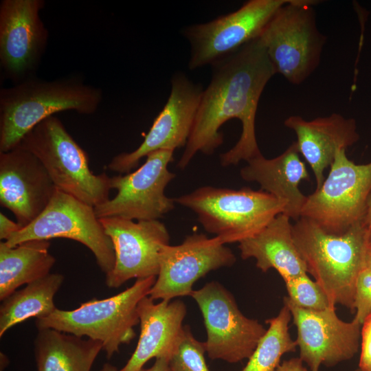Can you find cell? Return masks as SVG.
<instances>
[{"label":"cell","instance_id":"obj_38","mask_svg":"<svg viewBox=\"0 0 371 371\" xmlns=\"http://www.w3.org/2000/svg\"><path fill=\"white\" fill-rule=\"evenodd\" d=\"M368 246L371 247V228L368 229Z\"/></svg>","mask_w":371,"mask_h":371},{"label":"cell","instance_id":"obj_15","mask_svg":"<svg viewBox=\"0 0 371 371\" xmlns=\"http://www.w3.org/2000/svg\"><path fill=\"white\" fill-rule=\"evenodd\" d=\"M284 304L297 328L300 358L311 371H319L321 365L335 366L352 359L359 351L361 325L355 319L349 322L341 319L334 306L322 311L302 308L286 296Z\"/></svg>","mask_w":371,"mask_h":371},{"label":"cell","instance_id":"obj_18","mask_svg":"<svg viewBox=\"0 0 371 371\" xmlns=\"http://www.w3.org/2000/svg\"><path fill=\"white\" fill-rule=\"evenodd\" d=\"M56 188L40 160L19 146L0 153V203L21 228L46 208Z\"/></svg>","mask_w":371,"mask_h":371},{"label":"cell","instance_id":"obj_14","mask_svg":"<svg viewBox=\"0 0 371 371\" xmlns=\"http://www.w3.org/2000/svg\"><path fill=\"white\" fill-rule=\"evenodd\" d=\"M43 0L0 3V65L14 84L33 76L47 47L48 31L39 13Z\"/></svg>","mask_w":371,"mask_h":371},{"label":"cell","instance_id":"obj_29","mask_svg":"<svg viewBox=\"0 0 371 371\" xmlns=\"http://www.w3.org/2000/svg\"><path fill=\"white\" fill-rule=\"evenodd\" d=\"M354 319L362 325L371 313V270L367 267L360 273L355 287Z\"/></svg>","mask_w":371,"mask_h":371},{"label":"cell","instance_id":"obj_36","mask_svg":"<svg viewBox=\"0 0 371 371\" xmlns=\"http://www.w3.org/2000/svg\"><path fill=\"white\" fill-rule=\"evenodd\" d=\"M98 371H119V370H117V368L115 366L109 363H104L103 366L102 367V368Z\"/></svg>","mask_w":371,"mask_h":371},{"label":"cell","instance_id":"obj_17","mask_svg":"<svg viewBox=\"0 0 371 371\" xmlns=\"http://www.w3.org/2000/svg\"><path fill=\"white\" fill-rule=\"evenodd\" d=\"M111 238L115 251V265L106 275V285L118 288L133 278L157 277L164 246L170 235L159 220L138 221L119 217L99 218Z\"/></svg>","mask_w":371,"mask_h":371},{"label":"cell","instance_id":"obj_25","mask_svg":"<svg viewBox=\"0 0 371 371\" xmlns=\"http://www.w3.org/2000/svg\"><path fill=\"white\" fill-rule=\"evenodd\" d=\"M61 273H49L3 300L0 307V337L31 317L45 318L57 308L54 297L64 282Z\"/></svg>","mask_w":371,"mask_h":371},{"label":"cell","instance_id":"obj_20","mask_svg":"<svg viewBox=\"0 0 371 371\" xmlns=\"http://www.w3.org/2000/svg\"><path fill=\"white\" fill-rule=\"evenodd\" d=\"M140 334L137 347L119 371H139L153 358H170L183 326L187 309L179 300L155 303L144 297L137 307Z\"/></svg>","mask_w":371,"mask_h":371},{"label":"cell","instance_id":"obj_8","mask_svg":"<svg viewBox=\"0 0 371 371\" xmlns=\"http://www.w3.org/2000/svg\"><path fill=\"white\" fill-rule=\"evenodd\" d=\"M330 167L321 187L307 196L300 217L312 220L327 233L339 235L362 221L371 193V161L356 164L341 148Z\"/></svg>","mask_w":371,"mask_h":371},{"label":"cell","instance_id":"obj_34","mask_svg":"<svg viewBox=\"0 0 371 371\" xmlns=\"http://www.w3.org/2000/svg\"><path fill=\"white\" fill-rule=\"evenodd\" d=\"M361 222L368 229L371 228V193L368 197L366 212Z\"/></svg>","mask_w":371,"mask_h":371},{"label":"cell","instance_id":"obj_33","mask_svg":"<svg viewBox=\"0 0 371 371\" xmlns=\"http://www.w3.org/2000/svg\"><path fill=\"white\" fill-rule=\"evenodd\" d=\"M139 371H170L169 359L167 357L156 358L153 366L148 369L143 368Z\"/></svg>","mask_w":371,"mask_h":371},{"label":"cell","instance_id":"obj_6","mask_svg":"<svg viewBox=\"0 0 371 371\" xmlns=\"http://www.w3.org/2000/svg\"><path fill=\"white\" fill-rule=\"evenodd\" d=\"M18 146L40 160L57 189L94 207L109 199L111 177L91 170L86 152L57 117L38 124Z\"/></svg>","mask_w":371,"mask_h":371},{"label":"cell","instance_id":"obj_4","mask_svg":"<svg viewBox=\"0 0 371 371\" xmlns=\"http://www.w3.org/2000/svg\"><path fill=\"white\" fill-rule=\"evenodd\" d=\"M174 201L193 211L205 230L224 245L254 236L284 211V204L274 196L249 188L202 186Z\"/></svg>","mask_w":371,"mask_h":371},{"label":"cell","instance_id":"obj_28","mask_svg":"<svg viewBox=\"0 0 371 371\" xmlns=\"http://www.w3.org/2000/svg\"><path fill=\"white\" fill-rule=\"evenodd\" d=\"M284 282L288 297L298 307L322 311L331 306L322 288L307 273L287 280Z\"/></svg>","mask_w":371,"mask_h":371},{"label":"cell","instance_id":"obj_32","mask_svg":"<svg viewBox=\"0 0 371 371\" xmlns=\"http://www.w3.org/2000/svg\"><path fill=\"white\" fill-rule=\"evenodd\" d=\"M276 371H307L300 357L291 358L283 361L276 369Z\"/></svg>","mask_w":371,"mask_h":371},{"label":"cell","instance_id":"obj_26","mask_svg":"<svg viewBox=\"0 0 371 371\" xmlns=\"http://www.w3.org/2000/svg\"><path fill=\"white\" fill-rule=\"evenodd\" d=\"M291 317L288 306L284 304L277 316L266 320L269 328L241 371H276L282 356L295 351L296 341L289 331Z\"/></svg>","mask_w":371,"mask_h":371},{"label":"cell","instance_id":"obj_3","mask_svg":"<svg viewBox=\"0 0 371 371\" xmlns=\"http://www.w3.org/2000/svg\"><path fill=\"white\" fill-rule=\"evenodd\" d=\"M102 91L76 77L44 80L30 77L0 90V153L19 145L35 126L54 114L96 112Z\"/></svg>","mask_w":371,"mask_h":371},{"label":"cell","instance_id":"obj_22","mask_svg":"<svg viewBox=\"0 0 371 371\" xmlns=\"http://www.w3.org/2000/svg\"><path fill=\"white\" fill-rule=\"evenodd\" d=\"M290 218L281 213L252 237L239 243L243 259L254 258L262 272L276 269L284 281L308 273L293 236Z\"/></svg>","mask_w":371,"mask_h":371},{"label":"cell","instance_id":"obj_12","mask_svg":"<svg viewBox=\"0 0 371 371\" xmlns=\"http://www.w3.org/2000/svg\"><path fill=\"white\" fill-rule=\"evenodd\" d=\"M173 153L168 150L154 151L135 171L111 177V188L117 192L94 207L97 217L153 221L172 210L175 202L166 195L165 189L175 177L168 168Z\"/></svg>","mask_w":371,"mask_h":371},{"label":"cell","instance_id":"obj_23","mask_svg":"<svg viewBox=\"0 0 371 371\" xmlns=\"http://www.w3.org/2000/svg\"><path fill=\"white\" fill-rule=\"evenodd\" d=\"M37 371H91L102 344L52 328L38 330L34 342Z\"/></svg>","mask_w":371,"mask_h":371},{"label":"cell","instance_id":"obj_9","mask_svg":"<svg viewBox=\"0 0 371 371\" xmlns=\"http://www.w3.org/2000/svg\"><path fill=\"white\" fill-rule=\"evenodd\" d=\"M54 238L82 243L93 254L96 263L105 275L112 271L115 265L113 245L94 207L57 188L42 213L5 242L14 247L28 240H49Z\"/></svg>","mask_w":371,"mask_h":371},{"label":"cell","instance_id":"obj_24","mask_svg":"<svg viewBox=\"0 0 371 371\" xmlns=\"http://www.w3.org/2000/svg\"><path fill=\"white\" fill-rule=\"evenodd\" d=\"M49 240H32L14 247L0 242V300L23 284L50 273L55 258L49 252Z\"/></svg>","mask_w":371,"mask_h":371},{"label":"cell","instance_id":"obj_37","mask_svg":"<svg viewBox=\"0 0 371 371\" xmlns=\"http://www.w3.org/2000/svg\"><path fill=\"white\" fill-rule=\"evenodd\" d=\"M5 357V355L4 354L1 353V358L3 359V361H1V370H3L9 363L8 362L4 361Z\"/></svg>","mask_w":371,"mask_h":371},{"label":"cell","instance_id":"obj_27","mask_svg":"<svg viewBox=\"0 0 371 371\" xmlns=\"http://www.w3.org/2000/svg\"><path fill=\"white\" fill-rule=\"evenodd\" d=\"M205 342L195 339L189 326H183L169 358L170 371H210L205 360Z\"/></svg>","mask_w":371,"mask_h":371},{"label":"cell","instance_id":"obj_1","mask_svg":"<svg viewBox=\"0 0 371 371\" xmlns=\"http://www.w3.org/2000/svg\"><path fill=\"white\" fill-rule=\"evenodd\" d=\"M212 78L203 91L193 126L177 164L184 169L201 152L214 153L223 143L220 128L238 119L242 133L237 143L221 155L223 166L236 165L262 155L255 133L259 100L276 71L265 47L256 38L212 65Z\"/></svg>","mask_w":371,"mask_h":371},{"label":"cell","instance_id":"obj_31","mask_svg":"<svg viewBox=\"0 0 371 371\" xmlns=\"http://www.w3.org/2000/svg\"><path fill=\"white\" fill-rule=\"evenodd\" d=\"M21 227L2 212L0 213V239L7 240L13 234L19 231Z\"/></svg>","mask_w":371,"mask_h":371},{"label":"cell","instance_id":"obj_30","mask_svg":"<svg viewBox=\"0 0 371 371\" xmlns=\"http://www.w3.org/2000/svg\"><path fill=\"white\" fill-rule=\"evenodd\" d=\"M361 330V353L359 368L361 371L371 370V313L365 319Z\"/></svg>","mask_w":371,"mask_h":371},{"label":"cell","instance_id":"obj_19","mask_svg":"<svg viewBox=\"0 0 371 371\" xmlns=\"http://www.w3.org/2000/svg\"><path fill=\"white\" fill-rule=\"evenodd\" d=\"M284 124L295 132L299 153L313 171L316 189L322 185L324 170L333 164L337 150H346L359 139L355 120L339 113L310 121L291 115L284 120Z\"/></svg>","mask_w":371,"mask_h":371},{"label":"cell","instance_id":"obj_2","mask_svg":"<svg viewBox=\"0 0 371 371\" xmlns=\"http://www.w3.org/2000/svg\"><path fill=\"white\" fill-rule=\"evenodd\" d=\"M292 231L308 273L322 288L330 305L340 304L354 312L357 281L366 267L368 229L361 221L335 235L312 220L300 217Z\"/></svg>","mask_w":371,"mask_h":371},{"label":"cell","instance_id":"obj_39","mask_svg":"<svg viewBox=\"0 0 371 371\" xmlns=\"http://www.w3.org/2000/svg\"><path fill=\"white\" fill-rule=\"evenodd\" d=\"M355 371H361V370L359 368H357Z\"/></svg>","mask_w":371,"mask_h":371},{"label":"cell","instance_id":"obj_7","mask_svg":"<svg viewBox=\"0 0 371 371\" xmlns=\"http://www.w3.org/2000/svg\"><path fill=\"white\" fill-rule=\"evenodd\" d=\"M313 0H291L281 6L259 37L276 74L299 85L319 64L326 37L318 30Z\"/></svg>","mask_w":371,"mask_h":371},{"label":"cell","instance_id":"obj_35","mask_svg":"<svg viewBox=\"0 0 371 371\" xmlns=\"http://www.w3.org/2000/svg\"><path fill=\"white\" fill-rule=\"evenodd\" d=\"M366 266L367 268L371 270V247L368 246L366 256Z\"/></svg>","mask_w":371,"mask_h":371},{"label":"cell","instance_id":"obj_13","mask_svg":"<svg viewBox=\"0 0 371 371\" xmlns=\"http://www.w3.org/2000/svg\"><path fill=\"white\" fill-rule=\"evenodd\" d=\"M236 260L232 250L217 237L189 235L179 245L163 247L159 271L148 296L154 301L190 296L199 279L211 271L231 267Z\"/></svg>","mask_w":371,"mask_h":371},{"label":"cell","instance_id":"obj_16","mask_svg":"<svg viewBox=\"0 0 371 371\" xmlns=\"http://www.w3.org/2000/svg\"><path fill=\"white\" fill-rule=\"evenodd\" d=\"M203 91L201 85L194 83L184 74H175L168 99L142 143L133 151L114 157L108 165L109 169L120 174L128 173L150 153L159 150L175 151L186 146Z\"/></svg>","mask_w":371,"mask_h":371},{"label":"cell","instance_id":"obj_5","mask_svg":"<svg viewBox=\"0 0 371 371\" xmlns=\"http://www.w3.org/2000/svg\"><path fill=\"white\" fill-rule=\"evenodd\" d=\"M156 278L137 279L131 286L117 295L85 302L74 310L57 308L48 317L36 319V326L38 330L52 328L99 341L110 359L119 352L122 344H128L134 338L133 328L139 323L138 304L148 295Z\"/></svg>","mask_w":371,"mask_h":371},{"label":"cell","instance_id":"obj_10","mask_svg":"<svg viewBox=\"0 0 371 371\" xmlns=\"http://www.w3.org/2000/svg\"><path fill=\"white\" fill-rule=\"evenodd\" d=\"M290 1L249 0L234 12L184 27L182 34L190 45L189 69L212 65L258 38L276 12Z\"/></svg>","mask_w":371,"mask_h":371},{"label":"cell","instance_id":"obj_11","mask_svg":"<svg viewBox=\"0 0 371 371\" xmlns=\"http://www.w3.org/2000/svg\"><path fill=\"white\" fill-rule=\"evenodd\" d=\"M198 304L207 333L205 350L211 359L235 363L249 359L267 329L245 316L234 296L216 281L190 295Z\"/></svg>","mask_w":371,"mask_h":371},{"label":"cell","instance_id":"obj_21","mask_svg":"<svg viewBox=\"0 0 371 371\" xmlns=\"http://www.w3.org/2000/svg\"><path fill=\"white\" fill-rule=\"evenodd\" d=\"M299 153L294 142L279 156L266 159L261 155L247 161L240 171L243 180L257 182L262 190L282 201L284 204L282 214L296 221L307 198L300 190L299 184L310 179Z\"/></svg>","mask_w":371,"mask_h":371}]
</instances>
